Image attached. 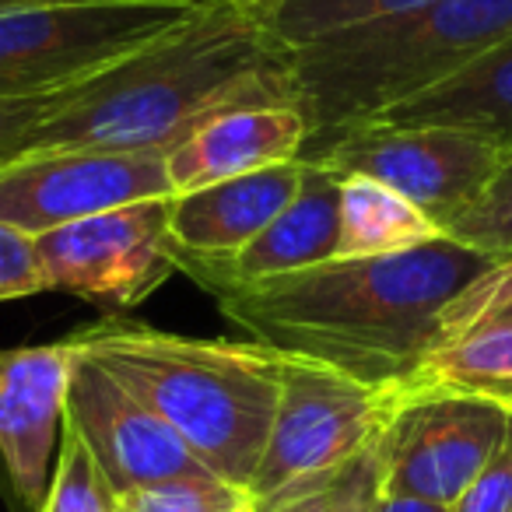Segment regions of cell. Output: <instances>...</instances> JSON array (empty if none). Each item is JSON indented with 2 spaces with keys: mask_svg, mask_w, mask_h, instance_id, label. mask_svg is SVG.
Wrapping results in <instances>:
<instances>
[{
  "mask_svg": "<svg viewBox=\"0 0 512 512\" xmlns=\"http://www.w3.org/2000/svg\"><path fill=\"white\" fill-rule=\"evenodd\" d=\"M502 260L463 242L330 260L285 278L214 292L249 341L320 362L369 386H411L442 348L446 309Z\"/></svg>",
  "mask_w": 512,
  "mask_h": 512,
  "instance_id": "6da1fadb",
  "label": "cell"
},
{
  "mask_svg": "<svg viewBox=\"0 0 512 512\" xmlns=\"http://www.w3.org/2000/svg\"><path fill=\"white\" fill-rule=\"evenodd\" d=\"M295 106V53L249 11L207 0L200 15L67 88L29 151H169L228 109Z\"/></svg>",
  "mask_w": 512,
  "mask_h": 512,
  "instance_id": "7a4b0ae2",
  "label": "cell"
},
{
  "mask_svg": "<svg viewBox=\"0 0 512 512\" xmlns=\"http://www.w3.org/2000/svg\"><path fill=\"white\" fill-rule=\"evenodd\" d=\"M158 414L211 474L249 484L281 397L285 355L256 341L186 337L102 316L67 337Z\"/></svg>",
  "mask_w": 512,
  "mask_h": 512,
  "instance_id": "3957f363",
  "label": "cell"
},
{
  "mask_svg": "<svg viewBox=\"0 0 512 512\" xmlns=\"http://www.w3.org/2000/svg\"><path fill=\"white\" fill-rule=\"evenodd\" d=\"M509 36L512 0H435L295 50V109L309 123L299 162Z\"/></svg>",
  "mask_w": 512,
  "mask_h": 512,
  "instance_id": "277c9868",
  "label": "cell"
},
{
  "mask_svg": "<svg viewBox=\"0 0 512 512\" xmlns=\"http://www.w3.org/2000/svg\"><path fill=\"white\" fill-rule=\"evenodd\" d=\"M207 0H60L0 15V102L92 78L200 15Z\"/></svg>",
  "mask_w": 512,
  "mask_h": 512,
  "instance_id": "5b68a950",
  "label": "cell"
},
{
  "mask_svg": "<svg viewBox=\"0 0 512 512\" xmlns=\"http://www.w3.org/2000/svg\"><path fill=\"white\" fill-rule=\"evenodd\" d=\"M400 386H369L320 362L285 355L281 397L264 456L249 481L260 509L330 481L376 446L400 404Z\"/></svg>",
  "mask_w": 512,
  "mask_h": 512,
  "instance_id": "8992f818",
  "label": "cell"
},
{
  "mask_svg": "<svg viewBox=\"0 0 512 512\" xmlns=\"http://www.w3.org/2000/svg\"><path fill=\"white\" fill-rule=\"evenodd\" d=\"M509 439V400L460 386H407L379 435L383 491L453 509Z\"/></svg>",
  "mask_w": 512,
  "mask_h": 512,
  "instance_id": "52a82bcc",
  "label": "cell"
},
{
  "mask_svg": "<svg viewBox=\"0 0 512 512\" xmlns=\"http://www.w3.org/2000/svg\"><path fill=\"white\" fill-rule=\"evenodd\" d=\"M505 155L509 151L498 144L460 130L358 123L306 162L390 186L446 235L481 200Z\"/></svg>",
  "mask_w": 512,
  "mask_h": 512,
  "instance_id": "ba28073f",
  "label": "cell"
},
{
  "mask_svg": "<svg viewBox=\"0 0 512 512\" xmlns=\"http://www.w3.org/2000/svg\"><path fill=\"white\" fill-rule=\"evenodd\" d=\"M169 200H141L36 235L32 249L46 292L78 295L106 316L130 313L151 299L179 271Z\"/></svg>",
  "mask_w": 512,
  "mask_h": 512,
  "instance_id": "9c48e42d",
  "label": "cell"
},
{
  "mask_svg": "<svg viewBox=\"0 0 512 512\" xmlns=\"http://www.w3.org/2000/svg\"><path fill=\"white\" fill-rule=\"evenodd\" d=\"M158 197H172L162 151H25L0 165V221L29 239Z\"/></svg>",
  "mask_w": 512,
  "mask_h": 512,
  "instance_id": "30bf717a",
  "label": "cell"
},
{
  "mask_svg": "<svg viewBox=\"0 0 512 512\" xmlns=\"http://www.w3.org/2000/svg\"><path fill=\"white\" fill-rule=\"evenodd\" d=\"M64 425L85 442L116 498L207 470L151 407H144L106 369L81 355H74L71 365Z\"/></svg>",
  "mask_w": 512,
  "mask_h": 512,
  "instance_id": "8fae6325",
  "label": "cell"
},
{
  "mask_svg": "<svg viewBox=\"0 0 512 512\" xmlns=\"http://www.w3.org/2000/svg\"><path fill=\"white\" fill-rule=\"evenodd\" d=\"M74 351L67 341L0 348V463L29 512L50 488L67 421Z\"/></svg>",
  "mask_w": 512,
  "mask_h": 512,
  "instance_id": "7c38bea8",
  "label": "cell"
},
{
  "mask_svg": "<svg viewBox=\"0 0 512 512\" xmlns=\"http://www.w3.org/2000/svg\"><path fill=\"white\" fill-rule=\"evenodd\" d=\"M302 176L306 162H285L204 190L176 193L169 200V232L176 242L179 271L225 264L228 256L249 246L292 204Z\"/></svg>",
  "mask_w": 512,
  "mask_h": 512,
  "instance_id": "4fadbf2b",
  "label": "cell"
},
{
  "mask_svg": "<svg viewBox=\"0 0 512 512\" xmlns=\"http://www.w3.org/2000/svg\"><path fill=\"white\" fill-rule=\"evenodd\" d=\"M306 137L309 123L295 106H246L211 116L165 151L172 197L271 165L299 162Z\"/></svg>",
  "mask_w": 512,
  "mask_h": 512,
  "instance_id": "5bb4252c",
  "label": "cell"
},
{
  "mask_svg": "<svg viewBox=\"0 0 512 512\" xmlns=\"http://www.w3.org/2000/svg\"><path fill=\"white\" fill-rule=\"evenodd\" d=\"M337 197H341V176L327 165L306 162V176L295 200L242 246L225 264L190 267V278L207 292L225 285H253V281L285 278V274L306 271L316 264L337 260V239H341V218H337Z\"/></svg>",
  "mask_w": 512,
  "mask_h": 512,
  "instance_id": "9a60e30c",
  "label": "cell"
},
{
  "mask_svg": "<svg viewBox=\"0 0 512 512\" xmlns=\"http://www.w3.org/2000/svg\"><path fill=\"white\" fill-rule=\"evenodd\" d=\"M365 123L442 127L512 148V36ZM341 137V134H337Z\"/></svg>",
  "mask_w": 512,
  "mask_h": 512,
  "instance_id": "2e32d148",
  "label": "cell"
},
{
  "mask_svg": "<svg viewBox=\"0 0 512 512\" xmlns=\"http://www.w3.org/2000/svg\"><path fill=\"white\" fill-rule=\"evenodd\" d=\"M337 218H341L337 260L407 253L442 239V228L425 218L411 200L365 176H341Z\"/></svg>",
  "mask_w": 512,
  "mask_h": 512,
  "instance_id": "e0dca14e",
  "label": "cell"
},
{
  "mask_svg": "<svg viewBox=\"0 0 512 512\" xmlns=\"http://www.w3.org/2000/svg\"><path fill=\"white\" fill-rule=\"evenodd\" d=\"M428 4H435V0H271V4L249 8V15L264 25L267 36H274L295 53L341 29L411 15Z\"/></svg>",
  "mask_w": 512,
  "mask_h": 512,
  "instance_id": "ac0fdd59",
  "label": "cell"
},
{
  "mask_svg": "<svg viewBox=\"0 0 512 512\" xmlns=\"http://www.w3.org/2000/svg\"><path fill=\"white\" fill-rule=\"evenodd\" d=\"M411 386H460L512 404V327L481 330L439 348Z\"/></svg>",
  "mask_w": 512,
  "mask_h": 512,
  "instance_id": "d6986e66",
  "label": "cell"
},
{
  "mask_svg": "<svg viewBox=\"0 0 512 512\" xmlns=\"http://www.w3.org/2000/svg\"><path fill=\"white\" fill-rule=\"evenodd\" d=\"M120 512H260L253 488L211 470L172 477L116 498Z\"/></svg>",
  "mask_w": 512,
  "mask_h": 512,
  "instance_id": "ffe728a7",
  "label": "cell"
},
{
  "mask_svg": "<svg viewBox=\"0 0 512 512\" xmlns=\"http://www.w3.org/2000/svg\"><path fill=\"white\" fill-rule=\"evenodd\" d=\"M39 512H120L116 509V491L109 488L102 470L95 467L85 442L67 425Z\"/></svg>",
  "mask_w": 512,
  "mask_h": 512,
  "instance_id": "44dd1931",
  "label": "cell"
},
{
  "mask_svg": "<svg viewBox=\"0 0 512 512\" xmlns=\"http://www.w3.org/2000/svg\"><path fill=\"white\" fill-rule=\"evenodd\" d=\"M446 235L470 249H481V253L498 256V260H509L512 256V148L505 155V162L498 165L488 190L481 193V200Z\"/></svg>",
  "mask_w": 512,
  "mask_h": 512,
  "instance_id": "7402d4cb",
  "label": "cell"
},
{
  "mask_svg": "<svg viewBox=\"0 0 512 512\" xmlns=\"http://www.w3.org/2000/svg\"><path fill=\"white\" fill-rule=\"evenodd\" d=\"M512 327V256L477 278L453 306L446 309V337L442 348L460 337L481 334V330Z\"/></svg>",
  "mask_w": 512,
  "mask_h": 512,
  "instance_id": "603a6c76",
  "label": "cell"
},
{
  "mask_svg": "<svg viewBox=\"0 0 512 512\" xmlns=\"http://www.w3.org/2000/svg\"><path fill=\"white\" fill-rule=\"evenodd\" d=\"M383 495V460L376 442L330 477L320 498V512H379Z\"/></svg>",
  "mask_w": 512,
  "mask_h": 512,
  "instance_id": "cb8c5ba5",
  "label": "cell"
},
{
  "mask_svg": "<svg viewBox=\"0 0 512 512\" xmlns=\"http://www.w3.org/2000/svg\"><path fill=\"white\" fill-rule=\"evenodd\" d=\"M46 292L32 239L0 221V302Z\"/></svg>",
  "mask_w": 512,
  "mask_h": 512,
  "instance_id": "d4e9b609",
  "label": "cell"
},
{
  "mask_svg": "<svg viewBox=\"0 0 512 512\" xmlns=\"http://www.w3.org/2000/svg\"><path fill=\"white\" fill-rule=\"evenodd\" d=\"M71 88V85H67ZM67 88L60 92H46L36 99H15V102H0V165H8L11 158L25 155L32 141V130L60 106V99L67 95Z\"/></svg>",
  "mask_w": 512,
  "mask_h": 512,
  "instance_id": "484cf974",
  "label": "cell"
},
{
  "mask_svg": "<svg viewBox=\"0 0 512 512\" xmlns=\"http://www.w3.org/2000/svg\"><path fill=\"white\" fill-rule=\"evenodd\" d=\"M449 512H512V439L498 449V456L474 477L467 491Z\"/></svg>",
  "mask_w": 512,
  "mask_h": 512,
  "instance_id": "4316f807",
  "label": "cell"
},
{
  "mask_svg": "<svg viewBox=\"0 0 512 512\" xmlns=\"http://www.w3.org/2000/svg\"><path fill=\"white\" fill-rule=\"evenodd\" d=\"M323 488H327V481L316 484V488H306V491H292V495H285V498H278V502L264 505L260 512H320Z\"/></svg>",
  "mask_w": 512,
  "mask_h": 512,
  "instance_id": "83f0119b",
  "label": "cell"
},
{
  "mask_svg": "<svg viewBox=\"0 0 512 512\" xmlns=\"http://www.w3.org/2000/svg\"><path fill=\"white\" fill-rule=\"evenodd\" d=\"M379 512H449V509H439V505H428V502H418V498H404V495H383V502H379Z\"/></svg>",
  "mask_w": 512,
  "mask_h": 512,
  "instance_id": "f1b7e54d",
  "label": "cell"
},
{
  "mask_svg": "<svg viewBox=\"0 0 512 512\" xmlns=\"http://www.w3.org/2000/svg\"><path fill=\"white\" fill-rule=\"evenodd\" d=\"M39 4H60V0H0V15H4V11L39 8Z\"/></svg>",
  "mask_w": 512,
  "mask_h": 512,
  "instance_id": "f546056e",
  "label": "cell"
},
{
  "mask_svg": "<svg viewBox=\"0 0 512 512\" xmlns=\"http://www.w3.org/2000/svg\"><path fill=\"white\" fill-rule=\"evenodd\" d=\"M221 4H235V8L249 11V8H260V4H271V0H221Z\"/></svg>",
  "mask_w": 512,
  "mask_h": 512,
  "instance_id": "4dcf8cb0",
  "label": "cell"
},
{
  "mask_svg": "<svg viewBox=\"0 0 512 512\" xmlns=\"http://www.w3.org/2000/svg\"><path fill=\"white\" fill-rule=\"evenodd\" d=\"M116 509H120V505H116Z\"/></svg>",
  "mask_w": 512,
  "mask_h": 512,
  "instance_id": "1f68e13d",
  "label": "cell"
}]
</instances>
